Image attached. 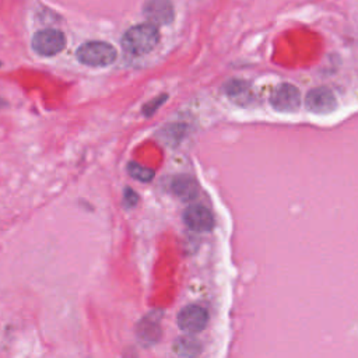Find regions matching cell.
<instances>
[{
    "instance_id": "cell-12",
    "label": "cell",
    "mask_w": 358,
    "mask_h": 358,
    "mask_svg": "<svg viewBox=\"0 0 358 358\" xmlns=\"http://www.w3.org/2000/svg\"><path fill=\"white\" fill-rule=\"evenodd\" d=\"M225 95L228 98H231L234 102L238 104H247L251 99V90H250V84L244 80H238V79H232L228 80L224 87H222Z\"/></svg>"
},
{
    "instance_id": "cell-15",
    "label": "cell",
    "mask_w": 358,
    "mask_h": 358,
    "mask_svg": "<svg viewBox=\"0 0 358 358\" xmlns=\"http://www.w3.org/2000/svg\"><path fill=\"white\" fill-rule=\"evenodd\" d=\"M138 200H139V196L138 193H135V190H132L131 188H127L125 189V193H124V203H125V207L127 209H132L138 204Z\"/></svg>"
},
{
    "instance_id": "cell-16",
    "label": "cell",
    "mask_w": 358,
    "mask_h": 358,
    "mask_svg": "<svg viewBox=\"0 0 358 358\" xmlns=\"http://www.w3.org/2000/svg\"><path fill=\"white\" fill-rule=\"evenodd\" d=\"M0 66H2V63H0Z\"/></svg>"
},
{
    "instance_id": "cell-7",
    "label": "cell",
    "mask_w": 358,
    "mask_h": 358,
    "mask_svg": "<svg viewBox=\"0 0 358 358\" xmlns=\"http://www.w3.org/2000/svg\"><path fill=\"white\" fill-rule=\"evenodd\" d=\"M305 105L314 113H330L337 108V101L329 88L319 87L307 94Z\"/></svg>"
},
{
    "instance_id": "cell-2",
    "label": "cell",
    "mask_w": 358,
    "mask_h": 358,
    "mask_svg": "<svg viewBox=\"0 0 358 358\" xmlns=\"http://www.w3.org/2000/svg\"><path fill=\"white\" fill-rule=\"evenodd\" d=\"M76 56L80 63L91 66V67H104L109 66L116 60V49L102 41H91L83 44L77 52Z\"/></svg>"
},
{
    "instance_id": "cell-4",
    "label": "cell",
    "mask_w": 358,
    "mask_h": 358,
    "mask_svg": "<svg viewBox=\"0 0 358 358\" xmlns=\"http://www.w3.org/2000/svg\"><path fill=\"white\" fill-rule=\"evenodd\" d=\"M209 322V314L199 305H188L178 314V326L189 334L200 333Z\"/></svg>"
},
{
    "instance_id": "cell-6",
    "label": "cell",
    "mask_w": 358,
    "mask_h": 358,
    "mask_svg": "<svg viewBox=\"0 0 358 358\" xmlns=\"http://www.w3.org/2000/svg\"><path fill=\"white\" fill-rule=\"evenodd\" d=\"M161 312L154 311L146 315L138 325L136 336L143 347H152L158 343L161 337Z\"/></svg>"
},
{
    "instance_id": "cell-3",
    "label": "cell",
    "mask_w": 358,
    "mask_h": 358,
    "mask_svg": "<svg viewBox=\"0 0 358 358\" xmlns=\"http://www.w3.org/2000/svg\"><path fill=\"white\" fill-rule=\"evenodd\" d=\"M66 47L65 34L55 29L38 31L33 38V49L42 56H55Z\"/></svg>"
},
{
    "instance_id": "cell-1",
    "label": "cell",
    "mask_w": 358,
    "mask_h": 358,
    "mask_svg": "<svg viewBox=\"0 0 358 358\" xmlns=\"http://www.w3.org/2000/svg\"><path fill=\"white\" fill-rule=\"evenodd\" d=\"M160 41L158 29L150 23L138 24L129 29L122 38L125 52L133 56H143L152 52Z\"/></svg>"
},
{
    "instance_id": "cell-10",
    "label": "cell",
    "mask_w": 358,
    "mask_h": 358,
    "mask_svg": "<svg viewBox=\"0 0 358 358\" xmlns=\"http://www.w3.org/2000/svg\"><path fill=\"white\" fill-rule=\"evenodd\" d=\"M171 189L174 195L184 202H192L199 196L197 182L188 175L177 177L171 184Z\"/></svg>"
},
{
    "instance_id": "cell-13",
    "label": "cell",
    "mask_w": 358,
    "mask_h": 358,
    "mask_svg": "<svg viewBox=\"0 0 358 358\" xmlns=\"http://www.w3.org/2000/svg\"><path fill=\"white\" fill-rule=\"evenodd\" d=\"M128 172L132 178L140 181V182H150L154 178V171L150 168H146L138 163H131L128 165Z\"/></svg>"
},
{
    "instance_id": "cell-14",
    "label": "cell",
    "mask_w": 358,
    "mask_h": 358,
    "mask_svg": "<svg viewBox=\"0 0 358 358\" xmlns=\"http://www.w3.org/2000/svg\"><path fill=\"white\" fill-rule=\"evenodd\" d=\"M167 99V95H160V97H157V98H154L153 101H150L149 104H146L145 106H143V113L146 115V116H150V115H153L163 104H164V101Z\"/></svg>"
},
{
    "instance_id": "cell-9",
    "label": "cell",
    "mask_w": 358,
    "mask_h": 358,
    "mask_svg": "<svg viewBox=\"0 0 358 358\" xmlns=\"http://www.w3.org/2000/svg\"><path fill=\"white\" fill-rule=\"evenodd\" d=\"M143 13L153 26L170 24L175 17L172 5L170 2H165V0H153V2L146 3L143 8Z\"/></svg>"
},
{
    "instance_id": "cell-8",
    "label": "cell",
    "mask_w": 358,
    "mask_h": 358,
    "mask_svg": "<svg viewBox=\"0 0 358 358\" xmlns=\"http://www.w3.org/2000/svg\"><path fill=\"white\" fill-rule=\"evenodd\" d=\"M185 224L196 232H207L214 227V217L210 210L202 204H192L184 213Z\"/></svg>"
},
{
    "instance_id": "cell-11",
    "label": "cell",
    "mask_w": 358,
    "mask_h": 358,
    "mask_svg": "<svg viewBox=\"0 0 358 358\" xmlns=\"http://www.w3.org/2000/svg\"><path fill=\"white\" fill-rule=\"evenodd\" d=\"M174 352L182 358H195L200 355L203 345L199 339L193 336H181L174 341Z\"/></svg>"
},
{
    "instance_id": "cell-5",
    "label": "cell",
    "mask_w": 358,
    "mask_h": 358,
    "mask_svg": "<svg viewBox=\"0 0 358 358\" xmlns=\"http://www.w3.org/2000/svg\"><path fill=\"white\" fill-rule=\"evenodd\" d=\"M270 104L279 112H294L300 108L301 104L300 91L293 84L283 83L272 92Z\"/></svg>"
}]
</instances>
